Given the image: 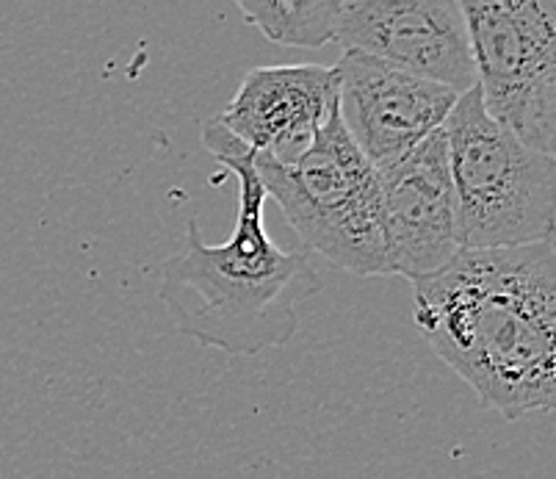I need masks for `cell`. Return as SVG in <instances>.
<instances>
[{
	"mask_svg": "<svg viewBox=\"0 0 556 479\" xmlns=\"http://www.w3.org/2000/svg\"><path fill=\"white\" fill-rule=\"evenodd\" d=\"M236 7L271 42L305 50L336 42L341 0H239Z\"/></svg>",
	"mask_w": 556,
	"mask_h": 479,
	"instance_id": "30bf717a",
	"label": "cell"
},
{
	"mask_svg": "<svg viewBox=\"0 0 556 479\" xmlns=\"http://www.w3.org/2000/svg\"><path fill=\"white\" fill-rule=\"evenodd\" d=\"M336 42L454 94L477 87L463 0H341Z\"/></svg>",
	"mask_w": 556,
	"mask_h": 479,
	"instance_id": "8992f818",
	"label": "cell"
},
{
	"mask_svg": "<svg viewBox=\"0 0 556 479\" xmlns=\"http://www.w3.org/2000/svg\"><path fill=\"white\" fill-rule=\"evenodd\" d=\"M488 117L556 155V0H463Z\"/></svg>",
	"mask_w": 556,
	"mask_h": 479,
	"instance_id": "5b68a950",
	"label": "cell"
},
{
	"mask_svg": "<svg viewBox=\"0 0 556 479\" xmlns=\"http://www.w3.org/2000/svg\"><path fill=\"white\" fill-rule=\"evenodd\" d=\"M252 164L307 250L349 275H388L377 166L349 139L338 105L294 164L280 166L255 153Z\"/></svg>",
	"mask_w": 556,
	"mask_h": 479,
	"instance_id": "277c9868",
	"label": "cell"
},
{
	"mask_svg": "<svg viewBox=\"0 0 556 479\" xmlns=\"http://www.w3.org/2000/svg\"><path fill=\"white\" fill-rule=\"evenodd\" d=\"M413 291L434 355L507 421L556 405L554 241L459 250Z\"/></svg>",
	"mask_w": 556,
	"mask_h": 479,
	"instance_id": "6da1fadb",
	"label": "cell"
},
{
	"mask_svg": "<svg viewBox=\"0 0 556 479\" xmlns=\"http://www.w3.org/2000/svg\"><path fill=\"white\" fill-rule=\"evenodd\" d=\"M377 175L388 275L418 283L446 269L463 247L443 128L402 159L377 166Z\"/></svg>",
	"mask_w": 556,
	"mask_h": 479,
	"instance_id": "52a82bcc",
	"label": "cell"
},
{
	"mask_svg": "<svg viewBox=\"0 0 556 479\" xmlns=\"http://www.w3.org/2000/svg\"><path fill=\"white\" fill-rule=\"evenodd\" d=\"M336 105V67L282 64L250 70L216 119L255 155L291 166L311 150Z\"/></svg>",
	"mask_w": 556,
	"mask_h": 479,
	"instance_id": "9c48e42d",
	"label": "cell"
},
{
	"mask_svg": "<svg viewBox=\"0 0 556 479\" xmlns=\"http://www.w3.org/2000/svg\"><path fill=\"white\" fill-rule=\"evenodd\" d=\"M463 250L554 241L556 159L488 117L479 87L459 94L443 123Z\"/></svg>",
	"mask_w": 556,
	"mask_h": 479,
	"instance_id": "3957f363",
	"label": "cell"
},
{
	"mask_svg": "<svg viewBox=\"0 0 556 479\" xmlns=\"http://www.w3.org/2000/svg\"><path fill=\"white\" fill-rule=\"evenodd\" d=\"M202 144L239 178V214L232 236L205 244L197 219L186 247L161 264L159 297L178 330L227 355H261L286 346L300 330V305L321 291L307 252H286L263 228L266 191L252 150L219 123L202 125Z\"/></svg>",
	"mask_w": 556,
	"mask_h": 479,
	"instance_id": "7a4b0ae2",
	"label": "cell"
},
{
	"mask_svg": "<svg viewBox=\"0 0 556 479\" xmlns=\"http://www.w3.org/2000/svg\"><path fill=\"white\" fill-rule=\"evenodd\" d=\"M336 73L343 128L374 166L402 159L441 130L459 98L355 50H343Z\"/></svg>",
	"mask_w": 556,
	"mask_h": 479,
	"instance_id": "ba28073f",
	"label": "cell"
}]
</instances>
